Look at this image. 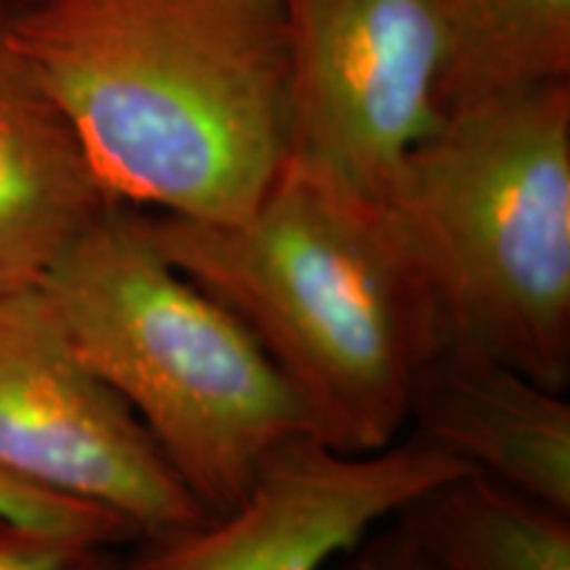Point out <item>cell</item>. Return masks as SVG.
Here are the masks:
<instances>
[{
  "instance_id": "4",
  "label": "cell",
  "mask_w": 570,
  "mask_h": 570,
  "mask_svg": "<svg viewBox=\"0 0 570 570\" xmlns=\"http://www.w3.org/2000/svg\"><path fill=\"white\" fill-rule=\"evenodd\" d=\"M85 362L125 399L209 515L233 508L309 415L265 348L111 204L40 281Z\"/></svg>"
},
{
  "instance_id": "15",
  "label": "cell",
  "mask_w": 570,
  "mask_h": 570,
  "mask_svg": "<svg viewBox=\"0 0 570 570\" xmlns=\"http://www.w3.org/2000/svg\"><path fill=\"white\" fill-rule=\"evenodd\" d=\"M122 550V547H96V550H90L85 558L80 560V566L75 570H114L117 566V552Z\"/></svg>"
},
{
  "instance_id": "13",
  "label": "cell",
  "mask_w": 570,
  "mask_h": 570,
  "mask_svg": "<svg viewBox=\"0 0 570 570\" xmlns=\"http://www.w3.org/2000/svg\"><path fill=\"white\" fill-rule=\"evenodd\" d=\"M96 547L0 518V570H75Z\"/></svg>"
},
{
  "instance_id": "2",
  "label": "cell",
  "mask_w": 570,
  "mask_h": 570,
  "mask_svg": "<svg viewBox=\"0 0 570 570\" xmlns=\"http://www.w3.org/2000/svg\"><path fill=\"white\" fill-rule=\"evenodd\" d=\"M140 212L156 248L265 348L317 441L375 452L402 436L444 331L386 206L288 161L240 223Z\"/></svg>"
},
{
  "instance_id": "9",
  "label": "cell",
  "mask_w": 570,
  "mask_h": 570,
  "mask_svg": "<svg viewBox=\"0 0 570 570\" xmlns=\"http://www.w3.org/2000/svg\"><path fill=\"white\" fill-rule=\"evenodd\" d=\"M117 204L0 19V294L40 285Z\"/></svg>"
},
{
  "instance_id": "3",
  "label": "cell",
  "mask_w": 570,
  "mask_h": 570,
  "mask_svg": "<svg viewBox=\"0 0 570 570\" xmlns=\"http://www.w3.org/2000/svg\"><path fill=\"white\" fill-rule=\"evenodd\" d=\"M381 204L444 336L570 389V80L449 114Z\"/></svg>"
},
{
  "instance_id": "6",
  "label": "cell",
  "mask_w": 570,
  "mask_h": 570,
  "mask_svg": "<svg viewBox=\"0 0 570 570\" xmlns=\"http://www.w3.org/2000/svg\"><path fill=\"white\" fill-rule=\"evenodd\" d=\"M291 156L381 202L441 122V46L428 0H285Z\"/></svg>"
},
{
  "instance_id": "12",
  "label": "cell",
  "mask_w": 570,
  "mask_h": 570,
  "mask_svg": "<svg viewBox=\"0 0 570 570\" xmlns=\"http://www.w3.org/2000/svg\"><path fill=\"white\" fill-rule=\"evenodd\" d=\"M0 518L88 547H130L138 533L101 508L56 497L0 473Z\"/></svg>"
},
{
  "instance_id": "11",
  "label": "cell",
  "mask_w": 570,
  "mask_h": 570,
  "mask_svg": "<svg viewBox=\"0 0 570 570\" xmlns=\"http://www.w3.org/2000/svg\"><path fill=\"white\" fill-rule=\"evenodd\" d=\"M439 570H570V512L460 473L394 515Z\"/></svg>"
},
{
  "instance_id": "16",
  "label": "cell",
  "mask_w": 570,
  "mask_h": 570,
  "mask_svg": "<svg viewBox=\"0 0 570 570\" xmlns=\"http://www.w3.org/2000/svg\"><path fill=\"white\" fill-rule=\"evenodd\" d=\"M46 3H51V0H0V19H17L21 13H30Z\"/></svg>"
},
{
  "instance_id": "14",
  "label": "cell",
  "mask_w": 570,
  "mask_h": 570,
  "mask_svg": "<svg viewBox=\"0 0 570 570\" xmlns=\"http://www.w3.org/2000/svg\"><path fill=\"white\" fill-rule=\"evenodd\" d=\"M336 570H439L420 552L415 539L396 518L370 531L336 562Z\"/></svg>"
},
{
  "instance_id": "8",
  "label": "cell",
  "mask_w": 570,
  "mask_h": 570,
  "mask_svg": "<svg viewBox=\"0 0 570 570\" xmlns=\"http://www.w3.org/2000/svg\"><path fill=\"white\" fill-rule=\"evenodd\" d=\"M468 473L570 512V399L460 338H439L412 381L407 425Z\"/></svg>"
},
{
  "instance_id": "7",
  "label": "cell",
  "mask_w": 570,
  "mask_h": 570,
  "mask_svg": "<svg viewBox=\"0 0 570 570\" xmlns=\"http://www.w3.org/2000/svg\"><path fill=\"white\" fill-rule=\"evenodd\" d=\"M460 462L402 433L375 452L317 439L281 449L233 508L164 537L135 539L114 570H327Z\"/></svg>"
},
{
  "instance_id": "5",
  "label": "cell",
  "mask_w": 570,
  "mask_h": 570,
  "mask_svg": "<svg viewBox=\"0 0 570 570\" xmlns=\"http://www.w3.org/2000/svg\"><path fill=\"white\" fill-rule=\"evenodd\" d=\"M0 473L111 512L138 539L209 518L40 285L0 294Z\"/></svg>"
},
{
  "instance_id": "1",
  "label": "cell",
  "mask_w": 570,
  "mask_h": 570,
  "mask_svg": "<svg viewBox=\"0 0 570 570\" xmlns=\"http://www.w3.org/2000/svg\"><path fill=\"white\" fill-rule=\"evenodd\" d=\"M6 30L114 202L233 225L288 164L285 0H51Z\"/></svg>"
},
{
  "instance_id": "10",
  "label": "cell",
  "mask_w": 570,
  "mask_h": 570,
  "mask_svg": "<svg viewBox=\"0 0 570 570\" xmlns=\"http://www.w3.org/2000/svg\"><path fill=\"white\" fill-rule=\"evenodd\" d=\"M439 117L570 80V0H428Z\"/></svg>"
}]
</instances>
